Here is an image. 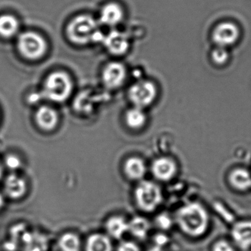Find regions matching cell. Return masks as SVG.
<instances>
[{
    "mask_svg": "<svg viewBox=\"0 0 251 251\" xmlns=\"http://www.w3.org/2000/svg\"><path fill=\"white\" fill-rule=\"evenodd\" d=\"M176 222L180 228L187 235L200 237L205 234L209 228V214L200 203H187L177 212Z\"/></svg>",
    "mask_w": 251,
    "mask_h": 251,
    "instance_id": "1",
    "label": "cell"
},
{
    "mask_svg": "<svg viewBox=\"0 0 251 251\" xmlns=\"http://www.w3.org/2000/svg\"><path fill=\"white\" fill-rule=\"evenodd\" d=\"M98 31L95 19L88 15H81L72 19L66 29L69 40L77 44H86L93 41Z\"/></svg>",
    "mask_w": 251,
    "mask_h": 251,
    "instance_id": "2",
    "label": "cell"
},
{
    "mask_svg": "<svg viewBox=\"0 0 251 251\" xmlns=\"http://www.w3.org/2000/svg\"><path fill=\"white\" fill-rule=\"evenodd\" d=\"M72 91V80L63 72H55L46 79L44 94L48 100L62 102L69 98Z\"/></svg>",
    "mask_w": 251,
    "mask_h": 251,
    "instance_id": "3",
    "label": "cell"
},
{
    "mask_svg": "<svg viewBox=\"0 0 251 251\" xmlns=\"http://www.w3.org/2000/svg\"><path fill=\"white\" fill-rule=\"evenodd\" d=\"M136 201L140 209L154 211L162 203L163 196L160 187L151 181H142L136 189Z\"/></svg>",
    "mask_w": 251,
    "mask_h": 251,
    "instance_id": "4",
    "label": "cell"
},
{
    "mask_svg": "<svg viewBox=\"0 0 251 251\" xmlns=\"http://www.w3.org/2000/svg\"><path fill=\"white\" fill-rule=\"evenodd\" d=\"M17 47L24 57L29 60H36L44 55L47 44L44 38L38 34L27 32L19 35Z\"/></svg>",
    "mask_w": 251,
    "mask_h": 251,
    "instance_id": "5",
    "label": "cell"
},
{
    "mask_svg": "<svg viewBox=\"0 0 251 251\" xmlns=\"http://www.w3.org/2000/svg\"><path fill=\"white\" fill-rule=\"evenodd\" d=\"M156 85L150 81H140L130 88V100L139 108L142 109L150 105L156 100Z\"/></svg>",
    "mask_w": 251,
    "mask_h": 251,
    "instance_id": "6",
    "label": "cell"
},
{
    "mask_svg": "<svg viewBox=\"0 0 251 251\" xmlns=\"http://www.w3.org/2000/svg\"><path fill=\"white\" fill-rule=\"evenodd\" d=\"M126 77V69L122 63H109L105 68L103 79L105 85L109 88H116L120 86Z\"/></svg>",
    "mask_w": 251,
    "mask_h": 251,
    "instance_id": "7",
    "label": "cell"
},
{
    "mask_svg": "<svg viewBox=\"0 0 251 251\" xmlns=\"http://www.w3.org/2000/svg\"><path fill=\"white\" fill-rule=\"evenodd\" d=\"M103 44L111 53L116 55L125 54L129 47L127 35L118 30L112 31L106 35Z\"/></svg>",
    "mask_w": 251,
    "mask_h": 251,
    "instance_id": "8",
    "label": "cell"
},
{
    "mask_svg": "<svg viewBox=\"0 0 251 251\" xmlns=\"http://www.w3.org/2000/svg\"><path fill=\"white\" fill-rule=\"evenodd\" d=\"M239 37V29L231 23H223L215 29L213 39L219 47H225L234 44Z\"/></svg>",
    "mask_w": 251,
    "mask_h": 251,
    "instance_id": "9",
    "label": "cell"
},
{
    "mask_svg": "<svg viewBox=\"0 0 251 251\" xmlns=\"http://www.w3.org/2000/svg\"><path fill=\"white\" fill-rule=\"evenodd\" d=\"M231 236L235 244L240 249L251 248V221H243L233 226Z\"/></svg>",
    "mask_w": 251,
    "mask_h": 251,
    "instance_id": "10",
    "label": "cell"
},
{
    "mask_svg": "<svg viewBox=\"0 0 251 251\" xmlns=\"http://www.w3.org/2000/svg\"><path fill=\"white\" fill-rule=\"evenodd\" d=\"M153 175L161 181H169L175 176L177 171L175 162L168 158H159L152 165Z\"/></svg>",
    "mask_w": 251,
    "mask_h": 251,
    "instance_id": "11",
    "label": "cell"
},
{
    "mask_svg": "<svg viewBox=\"0 0 251 251\" xmlns=\"http://www.w3.org/2000/svg\"><path fill=\"white\" fill-rule=\"evenodd\" d=\"M123 17V12L119 4L109 3L102 8L100 22L108 26H115Z\"/></svg>",
    "mask_w": 251,
    "mask_h": 251,
    "instance_id": "12",
    "label": "cell"
},
{
    "mask_svg": "<svg viewBox=\"0 0 251 251\" xmlns=\"http://www.w3.org/2000/svg\"><path fill=\"white\" fill-rule=\"evenodd\" d=\"M4 190L11 199L22 198L26 193V182L23 178L16 175L9 176L4 183Z\"/></svg>",
    "mask_w": 251,
    "mask_h": 251,
    "instance_id": "13",
    "label": "cell"
},
{
    "mask_svg": "<svg viewBox=\"0 0 251 251\" xmlns=\"http://www.w3.org/2000/svg\"><path fill=\"white\" fill-rule=\"evenodd\" d=\"M35 120L43 129L52 130L57 125V113L51 107L43 106L36 112Z\"/></svg>",
    "mask_w": 251,
    "mask_h": 251,
    "instance_id": "14",
    "label": "cell"
},
{
    "mask_svg": "<svg viewBox=\"0 0 251 251\" xmlns=\"http://www.w3.org/2000/svg\"><path fill=\"white\" fill-rule=\"evenodd\" d=\"M229 180L231 185L240 191H246L251 187V174L243 168L234 170L230 175Z\"/></svg>",
    "mask_w": 251,
    "mask_h": 251,
    "instance_id": "15",
    "label": "cell"
},
{
    "mask_svg": "<svg viewBox=\"0 0 251 251\" xmlns=\"http://www.w3.org/2000/svg\"><path fill=\"white\" fill-rule=\"evenodd\" d=\"M85 251H113V246L107 236L94 234L87 240Z\"/></svg>",
    "mask_w": 251,
    "mask_h": 251,
    "instance_id": "16",
    "label": "cell"
},
{
    "mask_svg": "<svg viewBox=\"0 0 251 251\" xmlns=\"http://www.w3.org/2000/svg\"><path fill=\"white\" fill-rule=\"evenodd\" d=\"M106 228L111 237L119 239L128 232V223L122 217H112L106 222Z\"/></svg>",
    "mask_w": 251,
    "mask_h": 251,
    "instance_id": "17",
    "label": "cell"
},
{
    "mask_svg": "<svg viewBox=\"0 0 251 251\" xmlns=\"http://www.w3.org/2000/svg\"><path fill=\"white\" fill-rule=\"evenodd\" d=\"M125 171L131 179H141L145 175L146 166L139 158H130L125 162Z\"/></svg>",
    "mask_w": 251,
    "mask_h": 251,
    "instance_id": "18",
    "label": "cell"
},
{
    "mask_svg": "<svg viewBox=\"0 0 251 251\" xmlns=\"http://www.w3.org/2000/svg\"><path fill=\"white\" fill-rule=\"evenodd\" d=\"M19 24L17 19L11 15L0 16V35L4 38H10L17 33Z\"/></svg>",
    "mask_w": 251,
    "mask_h": 251,
    "instance_id": "19",
    "label": "cell"
},
{
    "mask_svg": "<svg viewBox=\"0 0 251 251\" xmlns=\"http://www.w3.org/2000/svg\"><path fill=\"white\" fill-rule=\"evenodd\" d=\"M150 228L148 221L141 217H136L128 223V231L134 237L141 240L147 237Z\"/></svg>",
    "mask_w": 251,
    "mask_h": 251,
    "instance_id": "20",
    "label": "cell"
},
{
    "mask_svg": "<svg viewBox=\"0 0 251 251\" xmlns=\"http://www.w3.org/2000/svg\"><path fill=\"white\" fill-rule=\"evenodd\" d=\"M58 246L61 251H81V240L74 233H66L59 239Z\"/></svg>",
    "mask_w": 251,
    "mask_h": 251,
    "instance_id": "21",
    "label": "cell"
},
{
    "mask_svg": "<svg viewBox=\"0 0 251 251\" xmlns=\"http://www.w3.org/2000/svg\"><path fill=\"white\" fill-rule=\"evenodd\" d=\"M146 115L142 109L134 107L128 110L126 114V122L131 128H139L145 125Z\"/></svg>",
    "mask_w": 251,
    "mask_h": 251,
    "instance_id": "22",
    "label": "cell"
},
{
    "mask_svg": "<svg viewBox=\"0 0 251 251\" xmlns=\"http://www.w3.org/2000/svg\"><path fill=\"white\" fill-rule=\"evenodd\" d=\"M228 58V51L224 47H219L212 52V59L217 64H223Z\"/></svg>",
    "mask_w": 251,
    "mask_h": 251,
    "instance_id": "23",
    "label": "cell"
},
{
    "mask_svg": "<svg viewBox=\"0 0 251 251\" xmlns=\"http://www.w3.org/2000/svg\"><path fill=\"white\" fill-rule=\"evenodd\" d=\"M156 221L158 226L162 229H169L172 226V220L166 214H162L158 216Z\"/></svg>",
    "mask_w": 251,
    "mask_h": 251,
    "instance_id": "24",
    "label": "cell"
},
{
    "mask_svg": "<svg viewBox=\"0 0 251 251\" xmlns=\"http://www.w3.org/2000/svg\"><path fill=\"white\" fill-rule=\"evenodd\" d=\"M212 251H235L231 243L226 240H219L213 246Z\"/></svg>",
    "mask_w": 251,
    "mask_h": 251,
    "instance_id": "25",
    "label": "cell"
},
{
    "mask_svg": "<svg viewBox=\"0 0 251 251\" xmlns=\"http://www.w3.org/2000/svg\"><path fill=\"white\" fill-rule=\"evenodd\" d=\"M117 251H140V249L133 242H123L117 248Z\"/></svg>",
    "mask_w": 251,
    "mask_h": 251,
    "instance_id": "26",
    "label": "cell"
},
{
    "mask_svg": "<svg viewBox=\"0 0 251 251\" xmlns=\"http://www.w3.org/2000/svg\"><path fill=\"white\" fill-rule=\"evenodd\" d=\"M6 165L10 169H16L20 166L21 162L19 159L15 156H7L6 159Z\"/></svg>",
    "mask_w": 251,
    "mask_h": 251,
    "instance_id": "27",
    "label": "cell"
},
{
    "mask_svg": "<svg viewBox=\"0 0 251 251\" xmlns=\"http://www.w3.org/2000/svg\"><path fill=\"white\" fill-rule=\"evenodd\" d=\"M169 240L167 236L164 235V234H159L156 235L154 238L155 244L157 247L162 248L164 246L168 243Z\"/></svg>",
    "mask_w": 251,
    "mask_h": 251,
    "instance_id": "28",
    "label": "cell"
},
{
    "mask_svg": "<svg viewBox=\"0 0 251 251\" xmlns=\"http://www.w3.org/2000/svg\"><path fill=\"white\" fill-rule=\"evenodd\" d=\"M148 251H165L163 250V249L162 248L160 247H157V246H154V247L152 248V249H150V250Z\"/></svg>",
    "mask_w": 251,
    "mask_h": 251,
    "instance_id": "29",
    "label": "cell"
},
{
    "mask_svg": "<svg viewBox=\"0 0 251 251\" xmlns=\"http://www.w3.org/2000/svg\"><path fill=\"white\" fill-rule=\"evenodd\" d=\"M3 204H4V199H3L1 195L0 194V208L2 207Z\"/></svg>",
    "mask_w": 251,
    "mask_h": 251,
    "instance_id": "30",
    "label": "cell"
},
{
    "mask_svg": "<svg viewBox=\"0 0 251 251\" xmlns=\"http://www.w3.org/2000/svg\"><path fill=\"white\" fill-rule=\"evenodd\" d=\"M1 172H2V170H1V165H0V177H1Z\"/></svg>",
    "mask_w": 251,
    "mask_h": 251,
    "instance_id": "31",
    "label": "cell"
}]
</instances>
